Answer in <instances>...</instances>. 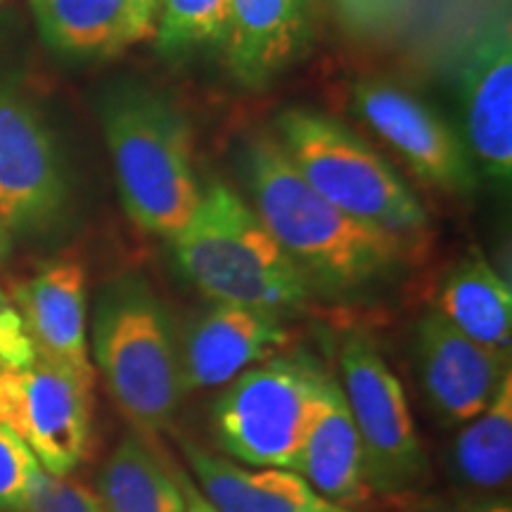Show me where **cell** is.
<instances>
[{
    "label": "cell",
    "mask_w": 512,
    "mask_h": 512,
    "mask_svg": "<svg viewBox=\"0 0 512 512\" xmlns=\"http://www.w3.org/2000/svg\"><path fill=\"white\" fill-rule=\"evenodd\" d=\"M230 0H159L155 41L162 57H183L223 43Z\"/></svg>",
    "instance_id": "22"
},
{
    "label": "cell",
    "mask_w": 512,
    "mask_h": 512,
    "mask_svg": "<svg viewBox=\"0 0 512 512\" xmlns=\"http://www.w3.org/2000/svg\"><path fill=\"white\" fill-rule=\"evenodd\" d=\"M3 304H8V299H5V294H3V290H0V306Z\"/></svg>",
    "instance_id": "32"
},
{
    "label": "cell",
    "mask_w": 512,
    "mask_h": 512,
    "mask_svg": "<svg viewBox=\"0 0 512 512\" xmlns=\"http://www.w3.org/2000/svg\"><path fill=\"white\" fill-rule=\"evenodd\" d=\"M169 242L181 273L211 304L247 306L278 318L309 304L304 275L228 183L211 181L188 226Z\"/></svg>",
    "instance_id": "3"
},
{
    "label": "cell",
    "mask_w": 512,
    "mask_h": 512,
    "mask_svg": "<svg viewBox=\"0 0 512 512\" xmlns=\"http://www.w3.org/2000/svg\"><path fill=\"white\" fill-rule=\"evenodd\" d=\"M93 358L112 399L140 432L171 425L185 394L181 332L138 273L102 285L93 311Z\"/></svg>",
    "instance_id": "4"
},
{
    "label": "cell",
    "mask_w": 512,
    "mask_h": 512,
    "mask_svg": "<svg viewBox=\"0 0 512 512\" xmlns=\"http://www.w3.org/2000/svg\"><path fill=\"white\" fill-rule=\"evenodd\" d=\"M422 64L456 86L465 136L484 174L512 176V10L510 0H453Z\"/></svg>",
    "instance_id": "5"
},
{
    "label": "cell",
    "mask_w": 512,
    "mask_h": 512,
    "mask_svg": "<svg viewBox=\"0 0 512 512\" xmlns=\"http://www.w3.org/2000/svg\"><path fill=\"white\" fill-rule=\"evenodd\" d=\"M100 121L128 219L155 238H176L202 200L181 110L152 88L117 83L102 93Z\"/></svg>",
    "instance_id": "2"
},
{
    "label": "cell",
    "mask_w": 512,
    "mask_h": 512,
    "mask_svg": "<svg viewBox=\"0 0 512 512\" xmlns=\"http://www.w3.org/2000/svg\"><path fill=\"white\" fill-rule=\"evenodd\" d=\"M38 36L69 62L112 60L145 41L131 0H29Z\"/></svg>",
    "instance_id": "17"
},
{
    "label": "cell",
    "mask_w": 512,
    "mask_h": 512,
    "mask_svg": "<svg viewBox=\"0 0 512 512\" xmlns=\"http://www.w3.org/2000/svg\"><path fill=\"white\" fill-rule=\"evenodd\" d=\"M174 470V477L178 482V489L183 494V503H185V512H216L211 505L207 503V498L202 496V491L197 489L195 479H192L188 472L181 470V467H171Z\"/></svg>",
    "instance_id": "27"
},
{
    "label": "cell",
    "mask_w": 512,
    "mask_h": 512,
    "mask_svg": "<svg viewBox=\"0 0 512 512\" xmlns=\"http://www.w3.org/2000/svg\"><path fill=\"white\" fill-rule=\"evenodd\" d=\"M275 140L304 181L351 219L411 242L427 211L392 164L328 114L290 107L275 119Z\"/></svg>",
    "instance_id": "6"
},
{
    "label": "cell",
    "mask_w": 512,
    "mask_h": 512,
    "mask_svg": "<svg viewBox=\"0 0 512 512\" xmlns=\"http://www.w3.org/2000/svg\"><path fill=\"white\" fill-rule=\"evenodd\" d=\"M15 309L38 354L93 373L86 339V268L74 259L43 264L15 290Z\"/></svg>",
    "instance_id": "15"
},
{
    "label": "cell",
    "mask_w": 512,
    "mask_h": 512,
    "mask_svg": "<svg viewBox=\"0 0 512 512\" xmlns=\"http://www.w3.org/2000/svg\"><path fill=\"white\" fill-rule=\"evenodd\" d=\"M411 0H335L339 17L356 34H382L408 12Z\"/></svg>",
    "instance_id": "25"
},
{
    "label": "cell",
    "mask_w": 512,
    "mask_h": 512,
    "mask_svg": "<svg viewBox=\"0 0 512 512\" xmlns=\"http://www.w3.org/2000/svg\"><path fill=\"white\" fill-rule=\"evenodd\" d=\"M131 8H133V15H136L140 31H143V36L150 38L155 34L159 0H131Z\"/></svg>",
    "instance_id": "28"
},
{
    "label": "cell",
    "mask_w": 512,
    "mask_h": 512,
    "mask_svg": "<svg viewBox=\"0 0 512 512\" xmlns=\"http://www.w3.org/2000/svg\"><path fill=\"white\" fill-rule=\"evenodd\" d=\"M311 41V0H230L223 36L230 74L247 88L278 79Z\"/></svg>",
    "instance_id": "14"
},
{
    "label": "cell",
    "mask_w": 512,
    "mask_h": 512,
    "mask_svg": "<svg viewBox=\"0 0 512 512\" xmlns=\"http://www.w3.org/2000/svg\"><path fill=\"white\" fill-rule=\"evenodd\" d=\"M102 512H185L174 470L138 434L117 444L98 477Z\"/></svg>",
    "instance_id": "21"
},
{
    "label": "cell",
    "mask_w": 512,
    "mask_h": 512,
    "mask_svg": "<svg viewBox=\"0 0 512 512\" xmlns=\"http://www.w3.org/2000/svg\"><path fill=\"white\" fill-rule=\"evenodd\" d=\"M36 465L38 460L29 446L0 422V512H27Z\"/></svg>",
    "instance_id": "23"
},
{
    "label": "cell",
    "mask_w": 512,
    "mask_h": 512,
    "mask_svg": "<svg viewBox=\"0 0 512 512\" xmlns=\"http://www.w3.org/2000/svg\"><path fill=\"white\" fill-rule=\"evenodd\" d=\"M178 446L216 512H311L328 503L292 470L242 465L188 439H178Z\"/></svg>",
    "instance_id": "16"
},
{
    "label": "cell",
    "mask_w": 512,
    "mask_h": 512,
    "mask_svg": "<svg viewBox=\"0 0 512 512\" xmlns=\"http://www.w3.org/2000/svg\"><path fill=\"white\" fill-rule=\"evenodd\" d=\"M339 370V387L361 439L368 489L382 496L418 489L430 465L401 380L363 332H349L342 339Z\"/></svg>",
    "instance_id": "8"
},
{
    "label": "cell",
    "mask_w": 512,
    "mask_h": 512,
    "mask_svg": "<svg viewBox=\"0 0 512 512\" xmlns=\"http://www.w3.org/2000/svg\"><path fill=\"white\" fill-rule=\"evenodd\" d=\"M0 3H3V0H0Z\"/></svg>",
    "instance_id": "33"
},
{
    "label": "cell",
    "mask_w": 512,
    "mask_h": 512,
    "mask_svg": "<svg viewBox=\"0 0 512 512\" xmlns=\"http://www.w3.org/2000/svg\"><path fill=\"white\" fill-rule=\"evenodd\" d=\"M311 512H354V510L342 508V505H335V503H325V505H320V508L311 510Z\"/></svg>",
    "instance_id": "31"
},
{
    "label": "cell",
    "mask_w": 512,
    "mask_h": 512,
    "mask_svg": "<svg viewBox=\"0 0 512 512\" xmlns=\"http://www.w3.org/2000/svg\"><path fill=\"white\" fill-rule=\"evenodd\" d=\"M38 356L19 311L10 304L0 306V370L24 368Z\"/></svg>",
    "instance_id": "26"
},
{
    "label": "cell",
    "mask_w": 512,
    "mask_h": 512,
    "mask_svg": "<svg viewBox=\"0 0 512 512\" xmlns=\"http://www.w3.org/2000/svg\"><path fill=\"white\" fill-rule=\"evenodd\" d=\"M283 318L233 304H211L181 332L185 394L226 387L242 370L266 361L285 344Z\"/></svg>",
    "instance_id": "13"
},
{
    "label": "cell",
    "mask_w": 512,
    "mask_h": 512,
    "mask_svg": "<svg viewBox=\"0 0 512 512\" xmlns=\"http://www.w3.org/2000/svg\"><path fill=\"white\" fill-rule=\"evenodd\" d=\"M0 422L10 427L38 465L67 477L88 458L93 441V373L50 358L0 370Z\"/></svg>",
    "instance_id": "10"
},
{
    "label": "cell",
    "mask_w": 512,
    "mask_h": 512,
    "mask_svg": "<svg viewBox=\"0 0 512 512\" xmlns=\"http://www.w3.org/2000/svg\"><path fill=\"white\" fill-rule=\"evenodd\" d=\"M335 382L302 351L242 370L211 406L214 444L242 465L294 470Z\"/></svg>",
    "instance_id": "7"
},
{
    "label": "cell",
    "mask_w": 512,
    "mask_h": 512,
    "mask_svg": "<svg viewBox=\"0 0 512 512\" xmlns=\"http://www.w3.org/2000/svg\"><path fill=\"white\" fill-rule=\"evenodd\" d=\"M451 472L477 498L501 496L512 477V375L477 418L465 422L451 448Z\"/></svg>",
    "instance_id": "20"
},
{
    "label": "cell",
    "mask_w": 512,
    "mask_h": 512,
    "mask_svg": "<svg viewBox=\"0 0 512 512\" xmlns=\"http://www.w3.org/2000/svg\"><path fill=\"white\" fill-rule=\"evenodd\" d=\"M358 117L403 157L413 174L451 195H470L477 174L458 133L432 107L392 81L366 79L354 86Z\"/></svg>",
    "instance_id": "11"
},
{
    "label": "cell",
    "mask_w": 512,
    "mask_h": 512,
    "mask_svg": "<svg viewBox=\"0 0 512 512\" xmlns=\"http://www.w3.org/2000/svg\"><path fill=\"white\" fill-rule=\"evenodd\" d=\"M27 512H102V503L95 491L69 477H55L34 467L29 486Z\"/></svg>",
    "instance_id": "24"
},
{
    "label": "cell",
    "mask_w": 512,
    "mask_h": 512,
    "mask_svg": "<svg viewBox=\"0 0 512 512\" xmlns=\"http://www.w3.org/2000/svg\"><path fill=\"white\" fill-rule=\"evenodd\" d=\"M12 252V235L5 230L3 223H0V261H5Z\"/></svg>",
    "instance_id": "30"
},
{
    "label": "cell",
    "mask_w": 512,
    "mask_h": 512,
    "mask_svg": "<svg viewBox=\"0 0 512 512\" xmlns=\"http://www.w3.org/2000/svg\"><path fill=\"white\" fill-rule=\"evenodd\" d=\"M451 512H512V505L508 496H486L458 505Z\"/></svg>",
    "instance_id": "29"
},
{
    "label": "cell",
    "mask_w": 512,
    "mask_h": 512,
    "mask_svg": "<svg viewBox=\"0 0 512 512\" xmlns=\"http://www.w3.org/2000/svg\"><path fill=\"white\" fill-rule=\"evenodd\" d=\"M252 209L304 275L311 294L358 302L392 287L408 264V240L351 219L320 197L271 133L242 145Z\"/></svg>",
    "instance_id": "1"
},
{
    "label": "cell",
    "mask_w": 512,
    "mask_h": 512,
    "mask_svg": "<svg viewBox=\"0 0 512 512\" xmlns=\"http://www.w3.org/2000/svg\"><path fill=\"white\" fill-rule=\"evenodd\" d=\"M434 311L475 342L510 354L512 290L479 252L463 256L444 275Z\"/></svg>",
    "instance_id": "19"
},
{
    "label": "cell",
    "mask_w": 512,
    "mask_h": 512,
    "mask_svg": "<svg viewBox=\"0 0 512 512\" xmlns=\"http://www.w3.org/2000/svg\"><path fill=\"white\" fill-rule=\"evenodd\" d=\"M69 211L67 166L48 121L27 95L0 83V223L12 240L46 238Z\"/></svg>",
    "instance_id": "9"
},
{
    "label": "cell",
    "mask_w": 512,
    "mask_h": 512,
    "mask_svg": "<svg viewBox=\"0 0 512 512\" xmlns=\"http://www.w3.org/2000/svg\"><path fill=\"white\" fill-rule=\"evenodd\" d=\"M413 358L425 399L444 427L477 418L510 375V354L475 342L434 309L415 325Z\"/></svg>",
    "instance_id": "12"
},
{
    "label": "cell",
    "mask_w": 512,
    "mask_h": 512,
    "mask_svg": "<svg viewBox=\"0 0 512 512\" xmlns=\"http://www.w3.org/2000/svg\"><path fill=\"white\" fill-rule=\"evenodd\" d=\"M320 498L351 508L368 496L363 448L339 380L323 413L311 427L294 470Z\"/></svg>",
    "instance_id": "18"
}]
</instances>
